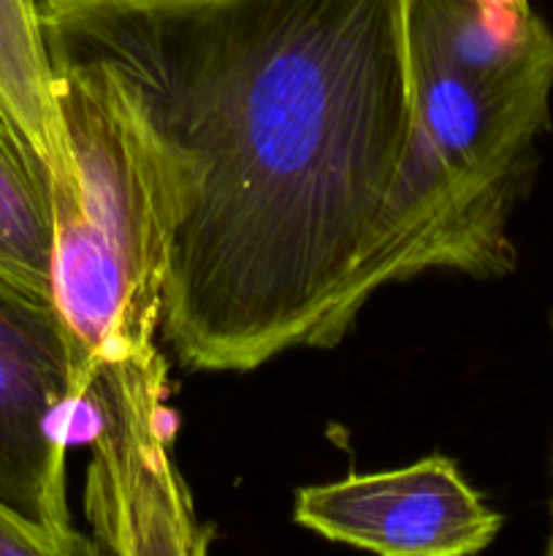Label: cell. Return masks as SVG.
Wrapping results in <instances>:
<instances>
[{"label": "cell", "mask_w": 553, "mask_h": 556, "mask_svg": "<svg viewBox=\"0 0 553 556\" xmlns=\"http://www.w3.org/2000/svg\"><path fill=\"white\" fill-rule=\"evenodd\" d=\"M38 3L52 65L101 79L152 163L179 362L312 348L404 155L410 0Z\"/></svg>", "instance_id": "1"}, {"label": "cell", "mask_w": 553, "mask_h": 556, "mask_svg": "<svg viewBox=\"0 0 553 556\" xmlns=\"http://www.w3.org/2000/svg\"><path fill=\"white\" fill-rule=\"evenodd\" d=\"M0 556H108V552L79 530L49 538L0 508Z\"/></svg>", "instance_id": "9"}, {"label": "cell", "mask_w": 553, "mask_h": 556, "mask_svg": "<svg viewBox=\"0 0 553 556\" xmlns=\"http://www.w3.org/2000/svg\"><path fill=\"white\" fill-rule=\"evenodd\" d=\"M542 556H553V489H551V530H548L545 552H542Z\"/></svg>", "instance_id": "10"}, {"label": "cell", "mask_w": 553, "mask_h": 556, "mask_svg": "<svg viewBox=\"0 0 553 556\" xmlns=\"http://www.w3.org/2000/svg\"><path fill=\"white\" fill-rule=\"evenodd\" d=\"M415 106L361 261L312 348L339 342L383 288L426 271L502 277L510 215L551 123L553 33L529 0H410Z\"/></svg>", "instance_id": "2"}, {"label": "cell", "mask_w": 553, "mask_h": 556, "mask_svg": "<svg viewBox=\"0 0 553 556\" xmlns=\"http://www.w3.org/2000/svg\"><path fill=\"white\" fill-rule=\"evenodd\" d=\"M293 521L374 556H477L502 530V516L448 456L298 489Z\"/></svg>", "instance_id": "6"}, {"label": "cell", "mask_w": 553, "mask_h": 556, "mask_svg": "<svg viewBox=\"0 0 553 556\" xmlns=\"http://www.w3.org/2000/svg\"><path fill=\"white\" fill-rule=\"evenodd\" d=\"M85 510L114 556H209L211 530L173 459L168 364L157 348L117 358L85 389Z\"/></svg>", "instance_id": "4"}, {"label": "cell", "mask_w": 553, "mask_h": 556, "mask_svg": "<svg viewBox=\"0 0 553 556\" xmlns=\"http://www.w3.org/2000/svg\"><path fill=\"white\" fill-rule=\"evenodd\" d=\"M0 114L36 157L49 182L70 177V155L38 0H0Z\"/></svg>", "instance_id": "7"}, {"label": "cell", "mask_w": 553, "mask_h": 556, "mask_svg": "<svg viewBox=\"0 0 553 556\" xmlns=\"http://www.w3.org/2000/svg\"><path fill=\"white\" fill-rule=\"evenodd\" d=\"M81 432L85 389L57 307L0 277V508L70 535L65 459Z\"/></svg>", "instance_id": "5"}, {"label": "cell", "mask_w": 553, "mask_h": 556, "mask_svg": "<svg viewBox=\"0 0 553 556\" xmlns=\"http://www.w3.org/2000/svg\"><path fill=\"white\" fill-rule=\"evenodd\" d=\"M70 177L49 182L52 302L81 389L101 364L157 348L166 288V217L155 172L101 79L52 65Z\"/></svg>", "instance_id": "3"}, {"label": "cell", "mask_w": 553, "mask_h": 556, "mask_svg": "<svg viewBox=\"0 0 553 556\" xmlns=\"http://www.w3.org/2000/svg\"><path fill=\"white\" fill-rule=\"evenodd\" d=\"M0 277L52 299L49 177L0 114Z\"/></svg>", "instance_id": "8"}]
</instances>
